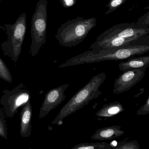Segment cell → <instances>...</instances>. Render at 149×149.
<instances>
[{"label": "cell", "mask_w": 149, "mask_h": 149, "mask_svg": "<svg viewBox=\"0 0 149 149\" xmlns=\"http://www.w3.org/2000/svg\"><path fill=\"white\" fill-rule=\"evenodd\" d=\"M26 15L21 14L13 24H4L0 29L5 31L6 41L0 44L3 54L8 57L14 63H16L22 52V46L26 33Z\"/></svg>", "instance_id": "cell-5"}, {"label": "cell", "mask_w": 149, "mask_h": 149, "mask_svg": "<svg viewBox=\"0 0 149 149\" xmlns=\"http://www.w3.org/2000/svg\"><path fill=\"white\" fill-rule=\"evenodd\" d=\"M149 34V28L138 26L135 22L120 24L100 34L89 49L99 50L133 45L146 39Z\"/></svg>", "instance_id": "cell-1"}, {"label": "cell", "mask_w": 149, "mask_h": 149, "mask_svg": "<svg viewBox=\"0 0 149 149\" xmlns=\"http://www.w3.org/2000/svg\"><path fill=\"white\" fill-rule=\"evenodd\" d=\"M106 78L104 72L93 76L62 108L51 124L61 125L65 118L88 105L91 101L98 99L102 94L100 88Z\"/></svg>", "instance_id": "cell-3"}, {"label": "cell", "mask_w": 149, "mask_h": 149, "mask_svg": "<svg viewBox=\"0 0 149 149\" xmlns=\"http://www.w3.org/2000/svg\"><path fill=\"white\" fill-rule=\"evenodd\" d=\"M111 149H141L140 144L136 140L119 142L117 146Z\"/></svg>", "instance_id": "cell-17"}, {"label": "cell", "mask_w": 149, "mask_h": 149, "mask_svg": "<svg viewBox=\"0 0 149 149\" xmlns=\"http://www.w3.org/2000/svg\"><path fill=\"white\" fill-rule=\"evenodd\" d=\"M2 93L0 104L6 117L8 118H13L19 108L30 100L31 98L30 93L22 82L11 90L3 89Z\"/></svg>", "instance_id": "cell-7"}, {"label": "cell", "mask_w": 149, "mask_h": 149, "mask_svg": "<svg viewBox=\"0 0 149 149\" xmlns=\"http://www.w3.org/2000/svg\"><path fill=\"white\" fill-rule=\"evenodd\" d=\"M77 0H60V3L64 8H67L72 7L77 2Z\"/></svg>", "instance_id": "cell-21"}, {"label": "cell", "mask_w": 149, "mask_h": 149, "mask_svg": "<svg viewBox=\"0 0 149 149\" xmlns=\"http://www.w3.org/2000/svg\"><path fill=\"white\" fill-rule=\"evenodd\" d=\"M127 0H110L108 4L106 6L108 7V10L105 13V15H108L116 10L122 5L125 3Z\"/></svg>", "instance_id": "cell-18"}, {"label": "cell", "mask_w": 149, "mask_h": 149, "mask_svg": "<svg viewBox=\"0 0 149 149\" xmlns=\"http://www.w3.org/2000/svg\"><path fill=\"white\" fill-rule=\"evenodd\" d=\"M69 86L66 83L52 88L46 93L39 110V119L45 117L64 100L66 96L65 92Z\"/></svg>", "instance_id": "cell-9"}, {"label": "cell", "mask_w": 149, "mask_h": 149, "mask_svg": "<svg viewBox=\"0 0 149 149\" xmlns=\"http://www.w3.org/2000/svg\"><path fill=\"white\" fill-rule=\"evenodd\" d=\"M32 109L30 100L23 106L20 112V135L23 137L28 138L31 134V124Z\"/></svg>", "instance_id": "cell-10"}, {"label": "cell", "mask_w": 149, "mask_h": 149, "mask_svg": "<svg viewBox=\"0 0 149 149\" xmlns=\"http://www.w3.org/2000/svg\"><path fill=\"white\" fill-rule=\"evenodd\" d=\"M135 23L141 27L149 28V12H148L144 14Z\"/></svg>", "instance_id": "cell-19"}, {"label": "cell", "mask_w": 149, "mask_h": 149, "mask_svg": "<svg viewBox=\"0 0 149 149\" xmlns=\"http://www.w3.org/2000/svg\"><path fill=\"white\" fill-rule=\"evenodd\" d=\"M112 145L106 142L81 143L71 149H111Z\"/></svg>", "instance_id": "cell-14"}, {"label": "cell", "mask_w": 149, "mask_h": 149, "mask_svg": "<svg viewBox=\"0 0 149 149\" xmlns=\"http://www.w3.org/2000/svg\"><path fill=\"white\" fill-rule=\"evenodd\" d=\"M0 79L9 83H11L13 81L12 74L10 73L6 64L1 58H0Z\"/></svg>", "instance_id": "cell-15"}, {"label": "cell", "mask_w": 149, "mask_h": 149, "mask_svg": "<svg viewBox=\"0 0 149 149\" xmlns=\"http://www.w3.org/2000/svg\"><path fill=\"white\" fill-rule=\"evenodd\" d=\"M97 19L78 17L67 21L58 29L55 36L59 44L63 47L72 48L82 42L90 31L97 25Z\"/></svg>", "instance_id": "cell-4"}, {"label": "cell", "mask_w": 149, "mask_h": 149, "mask_svg": "<svg viewBox=\"0 0 149 149\" xmlns=\"http://www.w3.org/2000/svg\"><path fill=\"white\" fill-rule=\"evenodd\" d=\"M124 133L120 126L113 125L97 130L91 138L97 141H109L118 138Z\"/></svg>", "instance_id": "cell-11"}, {"label": "cell", "mask_w": 149, "mask_h": 149, "mask_svg": "<svg viewBox=\"0 0 149 149\" xmlns=\"http://www.w3.org/2000/svg\"><path fill=\"white\" fill-rule=\"evenodd\" d=\"M6 116L2 108L0 107V137L7 140L8 139V128Z\"/></svg>", "instance_id": "cell-16"}, {"label": "cell", "mask_w": 149, "mask_h": 149, "mask_svg": "<svg viewBox=\"0 0 149 149\" xmlns=\"http://www.w3.org/2000/svg\"><path fill=\"white\" fill-rule=\"evenodd\" d=\"M144 40L126 47L99 50H88L69 58L65 63L58 65V68H64L106 61H123L136 56H140L149 51V44H146L142 42Z\"/></svg>", "instance_id": "cell-2"}, {"label": "cell", "mask_w": 149, "mask_h": 149, "mask_svg": "<svg viewBox=\"0 0 149 149\" xmlns=\"http://www.w3.org/2000/svg\"><path fill=\"white\" fill-rule=\"evenodd\" d=\"M146 70L142 68L123 72L115 80L113 92L118 94L128 91L144 78Z\"/></svg>", "instance_id": "cell-8"}, {"label": "cell", "mask_w": 149, "mask_h": 149, "mask_svg": "<svg viewBox=\"0 0 149 149\" xmlns=\"http://www.w3.org/2000/svg\"><path fill=\"white\" fill-rule=\"evenodd\" d=\"M125 110L122 104L119 101L110 102L104 105L95 115L100 118H108L115 116Z\"/></svg>", "instance_id": "cell-13"}, {"label": "cell", "mask_w": 149, "mask_h": 149, "mask_svg": "<svg viewBox=\"0 0 149 149\" xmlns=\"http://www.w3.org/2000/svg\"><path fill=\"white\" fill-rule=\"evenodd\" d=\"M123 61L120 62L118 65L121 71L142 68L147 69L149 65V56H136Z\"/></svg>", "instance_id": "cell-12"}, {"label": "cell", "mask_w": 149, "mask_h": 149, "mask_svg": "<svg viewBox=\"0 0 149 149\" xmlns=\"http://www.w3.org/2000/svg\"><path fill=\"white\" fill-rule=\"evenodd\" d=\"M136 113L138 115H146L149 113V97L148 96L146 102L140 109L137 110Z\"/></svg>", "instance_id": "cell-20"}, {"label": "cell", "mask_w": 149, "mask_h": 149, "mask_svg": "<svg viewBox=\"0 0 149 149\" xmlns=\"http://www.w3.org/2000/svg\"><path fill=\"white\" fill-rule=\"evenodd\" d=\"M1 1V0H0V1Z\"/></svg>", "instance_id": "cell-22"}, {"label": "cell", "mask_w": 149, "mask_h": 149, "mask_svg": "<svg viewBox=\"0 0 149 149\" xmlns=\"http://www.w3.org/2000/svg\"><path fill=\"white\" fill-rule=\"evenodd\" d=\"M47 0H39L31 18V42L29 53L34 57L46 42L47 25Z\"/></svg>", "instance_id": "cell-6"}]
</instances>
